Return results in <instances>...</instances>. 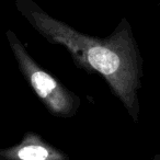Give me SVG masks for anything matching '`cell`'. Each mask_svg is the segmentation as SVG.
I'll use <instances>...</instances> for the list:
<instances>
[{"instance_id": "1", "label": "cell", "mask_w": 160, "mask_h": 160, "mask_svg": "<svg viewBox=\"0 0 160 160\" xmlns=\"http://www.w3.org/2000/svg\"><path fill=\"white\" fill-rule=\"evenodd\" d=\"M16 1L20 12L41 35L66 47L78 66L103 76L133 120L137 121L142 59L126 21L122 20L110 38H92L49 17L31 0Z\"/></svg>"}, {"instance_id": "2", "label": "cell", "mask_w": 160, "mask_h": 160, "mask_svg": "<svg viewBox=\"0 0 160 160\" xmlns=\"http://www.w3.org/2000/svg\"><path fill=\"white\" fill-rule=\"evenodd\" d=\"M7 36L23 76L49 112L62 118L75 115L80 105L78 97L67 90L30 57L27 49L13 32L8 31Z\"/></svg>"}, {"instance_id": "3", "label": "cell", "mask_w": 160, "mask_h": 160, "mask_svg": "<svg viewBox=\"0 0 160 160\" xmlns=\"http://www.w3.org/2000/svg\"><path fill=\"white\" fill-rule=\"evenodd\" d=\"M0 155L8 160H67L64 152L30 133L19 145L2 150Z\"/></svg>"}]
</instances>
